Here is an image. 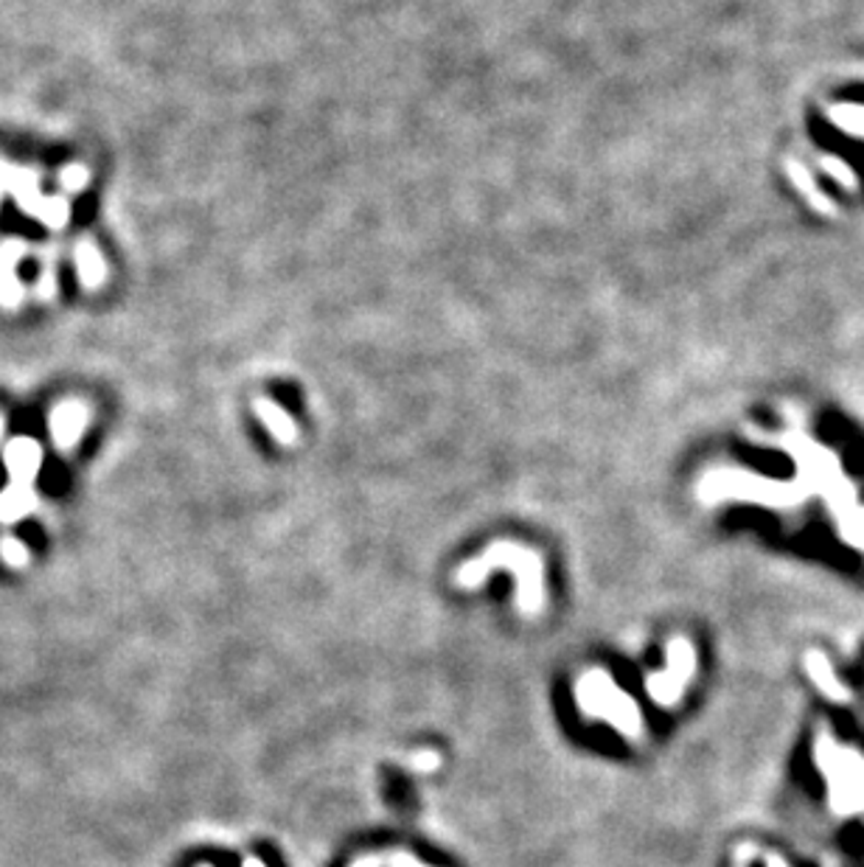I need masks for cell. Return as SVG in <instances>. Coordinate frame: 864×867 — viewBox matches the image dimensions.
I'll use <instances>...</instances> for the list:
<instances>
[{"label":"cell","instance_id":"1","mask_svg":"<svg viewBox=\"0 0 864 867\" xmlns=\"http://www.w3.org/2000/svg\"><path fill=\"white\" fill-rule=\"evenodd\" d=\"M495 570H508L514 575L517 586V612L522 618H539L547 604V586H545V559L533 548H525L520 542H491L480 556L464 562L455 573V584L461 590H477L486 584L489 573Z\"/></svg>","mask_w":864,"mask_h":867},{"label":"cell","instance_id":"2","mask_svg":"<svg viewBox=\"0 0 864 867\" xmlns=\"http://www.w3.org/2000/svg\"><path fill=\"white\" fill-rule=\"evenodd\" d=\"M573 696L584 718L609 724L629 742H643L640 705L607 674V668H587L576 680Z\"/></svg>","mask_w":864,"mask_h":867},{"label":"cell","instance_id":"3","mask_svg":"<svg viewBox=\"0 0 864 867\" xmlns=\"http://www.w3.org/2000/svg\"><path fill=\"white\" fill-rule=\"evenodd\" d=\"M696 674V651L688 637H674L668 640V660L665 671H654L645 677V693L657 702L660 707H677L685 696V688Z\"/></svg>","mask_w":864,"mask_h":867},{"label":"cell","instance_id":"4","mask_svg":"<svg viewBox=\"0 0 864 867\" xmlns=\"http://www.w3.org/2000/svg\"><path fill=\"white\" fill-rule=\"evenodd\" d=\"M85 427H88V410L79 402L59 405L51 416V432L57 438L59 450H70L85 432Z\"/></svg>","mask_w":864,"mask_h":867},{"label":"cell","instance_id":"5","mask_svg":"<svg viewBox=\"0 0 864 867\" xmlns=\"http://www.w3.org/2000/svg\"><path fill=\"white\" fill-rule=\"evenodd\" d=\"M253 410H256V416L262 418V425L267 427V432L276 438L278 443L292 447V443L298 441V436H301V432H298V425H295L292 416H289L281 405H276V402H269L262 396V399L253 402Z\"/></svg>","mask_w":864,"mask_h":867},{"label":"cell","instance_id":"6","mask_svg":"<svg viewBox=\"0 0 864 867\" xmlns=\"http://www.w3.org/2000/svg\"><path fill=\"white\" fill-rule=\"evenodd\" d=\"M7 467L9 472H12V483H29V486H32L40 469L37 443L25 441V438H14L7 447Z\"/></svg>","mask_w":864,"mask_h":867},{"label":"cell","instance_id":"7","mask_svg":"<svg viewBox=\"0 0 864 867\" xmlns=\"http://www.w3.org/2000/svg\"><path fill=\"white\" fill-rule=\"evenodd\" d=\"M34 506H37V497H34L32 486L29 483H12L0 494V523H18Z\"/></svg>","mask_w":864,"mask_h":867},{"label":"cell","instance_id":"8","mask_svg":"<svg viewBox=\"0 0 864 867\" xmlns=\"http://www.w3.org/2000/svg\"><path fill=\"white\" fill-rule=\"evenodd\" d=\"M808 671H811V680H815L817 685H820L822 691L828 693V696L840 699V702H848V691L840 685V682L833 680V674H831V668H828L826 657H822V655L808 657Z\"/></svg>","mask_w":864,"mask_h":867},{"label":"cell","instance_id":"9","mask_svg":"<svg viewBox=\"0 0 864 867\" xmlns=\"http://www.w3.org/2000/svg\"><path fill=\"white\" fill-rule=\"evenodd\" d=\"M76 262H79V275L88 287H96V284L104 282V262H101L99 250L93 244H79L76 250Z\"/></svg>","mask_w":864,"mask_h":867},{"label":"cell","instance_id":"10","mask_svg":"<svg viewBox=\"0 0 864 867\" xmlns=\"http://www.w3.org/2000/svg\"><path fill=\"white\" fill-rule=\"evenodd\" d=\"M786 169H789V177H791V180H795V186L800 188L802 194H806L811 206H817V208H820V211H831V202H828V197L820 191V188H817L815 177L808 175V172L802 169L800 163L791 161L789 166H786Z\"/></svg>","mask_w":864,"mask_h":867},{"label":"cell","instance_id":"11","mask_svg":"<svg viewBox=\"0 0 864 867\" xmlns=\"http://www.w3.org/2000/svg\"><path fill=\"white\" fill-rule=\"evenodd\" d=\"M828 116H831L833 124H840L845 132L864 138V107H851V105L831 107Z\"/></svg>","mask_w":864,"mask_h":867},{"label":"cell","instance_id":"12","mask_svg":"<svg viewBox=\"0 0 864 867\" xmlns=\"http://www.w3.org/2000/svg\"><path fill=\"white\" fill-rule=\"evenodd\" d=\"M0 556H3V562H7L9 568H25V564H29V559H32L29 548H25V545L14 537L0 539Z\"/></svg>","mask_w":864,"mask_h":867},{"label":"cell","instance_id":"13","mask_svg":"<svg viewBox=\"0 0 864 867\" xmlns=\"http://www.w3.org/2000/svg\"><path fill=\"white\" fill-rule=\"evenodd\" d=\"M822 169H826L833 180L840 183V186H845V188L856 186V180H853V172L848 169V163L833 161V157H822Z\"/></svg>","mask_w":864,"mask_h":867},{"label":"cell","instance_id":"14","mask_svg":"<svg viewBox=\"0 0 864 867\" xmlns=\"http://www.w3.org/2000/svg\"><path fill=\"white\" fill-rule=\"evenodd\" d=\"M408 764L416 772H435L441 767V755L435 749H419V753L410 755Z\"/></svg>","mask_w":864,"mask_h":867},{"label":"cell","instance_id":"15","mask_svg":"<svg viewBox=\"0 0 864 867\" xmlns=\"http://www.w3.org/2000/svg\"><path fill=\"white\" fill-rule=\"evenodd\" d=\"M385 867H430V865L416 859L410 850H390V854H385Z\"/></svg>","mask_w":864,"mask_h":867},{"label":"cell","instance_id":"16","mask_svg":"<svg viewBox=\"0 0 864 867\" xmlns=\"http://www.w3.org/2000/svg\"><path fill=\"white\" fill-rule=\"evenodd\" d=\"M63 186L68 188V191H82V188L88 186V172H85L82 166H70V169L63 172Z\"/></svg>","mask_w":864,"mask_h":867},{"label":"cell","instance_id":"17","mask_svg":"<svg viewBox=\"0 0 864 867\" xmlns=\"http://www.w3.org/2000/svg\"><path fill=\"white\" fill-rule=\"evenodd\" d=\"M351 867H385V854H365L359 859H354Z\"/></svg>","mask_w":864,"mask_h":867},{"label":"cell","instance_id":"18","mask_svg":"<svg viewBox=\"0 0 864 867\" xmlns=\"http://www.w3.org/2000/svg\"><path fill=\"white\" fill-rule=\"evenodd\" d=\"M242 867H267V865H264V861L258 859V856H245V861H242Z\"/></svg>","mask_w":864,"mask_h":867},{"label":"cell","instance_id":"19","mask_svg":"<svg viewBox=\"0 0 864 867\" xmlns=\"http://www.w3.org/2000/svg\"><path fill=\"white\" fill-rule=\"evenodd\" d=\"M766 867H786L780 856H766Z\"/></svg>","mask_w":864,"mask_h":867},{"label":"cell","instance_id":"20","mask_svg":"<svg viewBox=\"0 0 864 867\" xmlns=\"http://www.w3.org/2000/svg\"><path fill=\"white\" fill-rule=\"evenodd\" d=\"M0 436H3V418H0Z\"/></svg>","mask_w":864,"mask_h":867},{"label":"cell","instance_id":"21","mask_svg":"<svg viewBox=\"0 0 864 867\" xmlns=\"http://www.w3.org/2000/svg\"><path fill=\"white\" fill-rule=\"evenodd\" d=\"M202 867H211V865H202Z\"/></svg>","mask_w":864,"mask_h":867}]
</instances>
